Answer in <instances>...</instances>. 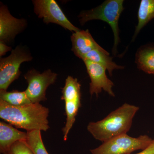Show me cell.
<instances>
[{"label":"cell","mask_w":154,"mask_h":154,"mask_svg":"<svg viewBox=\"0 0 154 154\" xmlns=\"http://www.w3.org/2000/svg\"><path fill=\"white\" fill-rule=\"evenodd\" d=\"M27 132H23L13 125L0 122V153L5 154L15 143L26 141Z\"/></svg>","instance_id":"cell-11"},{"label":"cell","mask_w":154,"mask_h":154,"mask_svg":"<svg viewBox=\"0 0 154 154\" xmlns=\"http://www.w3.org/2000/svg\"><path fill=\"white\" fill-rule=\"evenodd\" d=\"M123 0H107L95 8L81 12L79 16L80 24L93 20H100L107 22L112 28L114 34V42L113 51L116 54L119 41V20L123 10Z\"/></svg>","instance_id":"cell-3"},{"label":"cell","mask_w":154,"mask_h":154,"mask_svg":"<svg viewBox=\"0 0 154 154\" xmlns=\"http://www.w3.org/2000/svg\"><path fill=\"white\" fill-rule=\"evenodd\" d=\"M10 51H12L11 47L8 46L4 42H0V56L5 55L6 53Z\"/></svg>","instance_id":"cell-19"},{"label":"cell","mask_w":154,"mask_h":154,"mask_svg":"<svg viewBox=\"0 0 154 154\" xmlns=\"http://www.w3.org/2000/svg\"><path fill=\"white\" fill-rule=\"evenodd\" d=\"M136 154H154V139L150 145L142 151Z\"/></svg>","instance_id":"cell-20"},{"label":"cell","mask_w":154,"mask_h":154,"mask_svg":"<svg viewBox=\"0 0 154 154\" xmlns=\"http://www.w3.org/2000/svg\"><path fill=\"white\" fill-rule=\"evenodd\" d=\"M27 132L26 142L34 154H49L45 146L40 131H33Z\"/></svg>","instance_id":"cell-17"},{"label":"cell","mask_w":154,"mask_h":154,"mask_svg":"<svg viewBox=\"0 0 154 154\" xmlns=\"http://www.w3.org/2000/svg\"><path fill=\"white\" fill-rule=\"evenodd\" d=\"M27 22L25 19H19L11 15L6 6L0 8V41L8 43L25 29Z\"/></svg>","instance_id":"cell-9"},{"label":"cell","mask_w":154,"mask_h":154,"mask_svg":"<svg viewBox=\"0 0 154 154\" xmlns=\"http://www.w3.org/2000/svg\"><path fill=\"white\" fill-rule=\"evenodd\" d=\"M33 4L34 13L44 23H54L74 32L80 31L69 21L54 0H34Z\"/></svg>","instance_id":"cell-7"},{"label":"cell","mask_w":154,"mask_h":154,"mask_svg":"<svg viewBox=\"0 0 154 154\" xmlns=\"http://www.w3.org/2000/svg\"><path fill=\"white\" fill-rule=\"evenodd\" d=\"M137 25L133 39H134L140 30L154 18V0L141 1L137 13Z\"/></svg>","instance_id":"cell-13"},{"label":"cell","mask_w":154,"mask_h":154,"mask_svg":"<svg viewBox=\"0 0 154 154\" xmlns=\"http://www.w3.org/2000/svg\"><path fill=\"white\" fill-rule=\"evenodd\" d=\"M109 55L110 54L102 48H97L88 53L83 60L87 59L101 65L108 71L109 75L111 76L114 69H122L124 67L116 64L112 60V57Z\"/></svg>","instance_id":"cell-12"},{"label":"cell","mask_w":154,"mask_h":154,"mask_svg":"<svg viewBox=\"0 0 154 154\" xmlns=\"http://www.w3.org/2000/svg\"><path fill=\"white\" fill-rule=\"evenodd\" d=\"M153 140L147 135L135 138L124 134L103 142L90 151L91 154H130L138 150H143L150 145Z\"/></svg>","instance_id":"cell-4"},{"label":"cell","mask_w":154,"mask_h":154,"mask_svg":"<svg viewBox=\"0 0 154 154\" xmlns=\"http://www.w3.org/2000/svg\"><path fill=\"white\" fill-rule=\"evenodd\" d=\"M66 118L65 125L63 128V140H67L68 135L75 121V117L82 106L81 99H73L65 102Z\"/></svg>","instance_id":"cell-15"},{"label":"cell","mask_w":154,"mask_h":154,"mask_svg":"<svg viewBox=\"0 0 154 154\" xmlns=\"http://www.w3.org/2000/svg\"><path fill=\"white\" fill-rule=\"evenodd\" d=\"M49 110L40 103L14 106L0 99V118L17 128L46 131L49 129Z\"/></svg>","instance_id":"cell-1"},{"label":"cell","mask_w":154,"mask_h":154,"mask_svg":"<svg viewBox=\"0 0 154 154\" xmlns=\"http://www.w3.org/2000/svg\"><path fill=\"white\" fill-rule=\"evenodd\" d=\"M57 74L51 70L39 72L35 69L27 72L24 78L28 84L25 91L28 99L32 103H40L47 100L46 92L48 88L55 82Z\"/></svg>","instance_id":"cell-6"},{"label":"cell","mask_w":154,"mask_h":154,"mask_svg":"<svg viewBox=\"0 0 154 154\" xmlns=\"http://www.w3.org/2000/svg\"><path fill=\"white\" fill-rule=\"evenodd\" d=\"M91 82L90 84V93L91 96L95 94L98 96L102 90L107 92L110 96L115 97L112 88L114 86L113 82L107 78L106 69L99 64L84 59Z\"/></svg>","instance_id":"cell-8"},{"label":"cell","mask_w":154,"mask_h":154,"mask_svg":"<svg viewBox=\"0 0 154 154\" xmlns=\"http://www.w3.org/2000/svg\"><path fill=\"white\" fill-rule=\"evenodd\" d=\"M0 99L14 106H23L32 103L25 91H0Z\"/></svg>","instance_id":"cell-16"},{"label":"cell","mask_w":154,"mask_h":154,"mask_svg":"<svg viewBox=\"0 0 154 154\" xmlns=\"http://www.w3.org/2000/svg\"><path fill=\"white\" fill-rule=\"evenodd\" d=\"M136 62L139 69L147 73L154 75V46L140 50L136 54Z\"/></svg>","instance_id":"cell-14"},{"label":"cell","mask_w":154,"mask_h":154,"mask_svg":"<svg viewBox=\"0 0 154 154\" xmlns=\"http://www.w3.org/2000/svg\"><path fill=\"white\" fill-rule=\"evenodd\" d=\"M139 107L125 103L100 121L91 122L87 129L93 137L102 142L129 131Z\"/></svg>","instance_id":"cell-2"},{"label":"cell","mask_w":154,"mask_h":154,"mask_svg":"<svg viewBox=\"0 0 154 154\" xmlns=\"http://www.w3.org/2000/svg\"><path fill=\"white\" fill-rule=\"evenodd\" d=\"M30 54L20 46L12 50L8 57L0 60V91H7L10 85L19 78L21 74V64L32 60Z\"/></svg>","instance_id":"cell-5"},{"label":"cell","mask_w":154,"mask_h":154,"mask_svg":"<svg viewBox=\"0 0 154 154\" xmlns=\"http://www.w3.org/2000/svg\"><path fill=\"white\" fill-rule=\"evenodd\" d=\"M5 154H34L26 141L15 143Z\"/></svg>","instance_id":"cell-18"},{"label":"cell","mask_w":154,"mask_h":154,"mask_svg":"<svg viewBox=\"0 0 154 154\" xmlns=\"http://www.w3.org/2000/svg\"><path fill=\"white\" fill-rule=\"evenodd\" d=\"M71 39L72 45V50L77 57L82 60L91 51L102 48L95 41L88 29L74 32Z\"/></svg>","instance_id":"cell-10"}]
</instances>
